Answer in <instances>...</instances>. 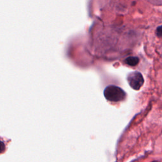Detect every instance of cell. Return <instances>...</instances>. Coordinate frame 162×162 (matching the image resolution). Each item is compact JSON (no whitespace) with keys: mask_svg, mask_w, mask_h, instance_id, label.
Masks as SVG:
<instances>
[{"mask_svg":"<svg viewBox=\"0 0 162 162\" xmlns=\"http://www.w3.org/2000/svg\"><path fill=\"white\" fill-rule=\"evenodd\" d=\"M127 80L130 86L134 90H139L144 83L143 75L139 72L130 73L127 77Z\"/></svg>","mask_w":162,"mask_h":162,"instance_id":"7a4b0ae2","label":"cell"},{"mask_svg":"<svg viewBox=\"0 0 162 162\" xmlns=\"http://www.w3.org/2000/svg\"><path fill=\"white\" fill-rule=\"evenodd\" d=\"M11 139L0 136V155L7 152L8 144L11 143Z\"/></svg>","mask_w":162,"mask_h":162,"instance_id":"3957f363","label":"cell"},{"mask_svg":"<svg viewBox=\"0 0 162 162\" xmlns=\"http://www.w3.org/2000/svg\"><path fill=\"white\" fill-rule=\"evenodd\" d=\"M156 35L158 37H162V25L158 27L156 29Z\"/></svg>","mask_w":162,"mask_h":162,"instance_id":"5b68a950","label":"cell"},{"mask_svg":"<svg viewBox=\"0 0 162 162\" xmlns=\"http://www.w3.org/2000/svg\"><path fill=\"white\" fill-rule=\"evenodd\" d=\"M104 96L105 98L113 102L123 101L126 98V93L120 88L116 86H109L104 91Z\"/></svg>","mask_w":162,"mask_h":162,"instance_id":"6da1fadb","label":"cell"},{"mask_svg":"<svg viewBox=\"0 0 162 162\" xmlns=\"http://www.w3.org/2000/svg\"><path fill=\"white\" fill-rule=\"evenodd\" d=\"M139 62V58L138 57H128L125 60V63L130 66H136V65L138 64Z\"/></svg>","mask_w":162,"mask_h":162,"instance_id":"277c9868","label":"cell"}]
</instances>
